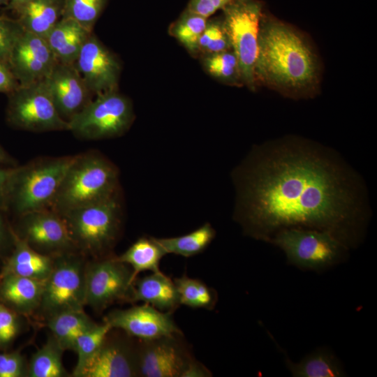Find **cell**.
Instances as JSON below:
<instances>
[{
  "label": "cell",
  "instance_id": "obj_16",
  "mask_svg": "<svg viewBox=\"0 0 377 377\" xmlns=\"http://www.w3.org/2000/svg\"><path fill=\"white\" fill-rule=\"evenodd\" d=\"M177 337L141 340L138 346V376L182 377L192 359L177 342Z\"/></svg>",
  "mask_w": 377,
  "mask_h": 377
},
{
  "label": "cell",
  "instance_id": "obj_22",
  "mask_svg": "<svg viewBox=\"0 0 377 377\" xmlns=\"http://www.w3.org/2000/svg\"><path fill=\"white\" fill-rule=\"evenodd\" d=\"M92 33L77 22L62 17L45 38L57 61L75 64L83 45Z\"/></svg>",
  "mask_w": 377,
  "mask_h": 377
},
{
  "label": "cell",
  "instance_id": "obj_6",
  "mask_svg": "<svg viewBox=\"0 0 377 377\" xmlns=\"http://www.w3.org/2000/svg\"><path fill=\"white\" fill-rule=\"evenodd\" d=\"M134 117L131 100L112 90L95 96L68 121V131L87 140L117 138L130 128Z\"/></svg>",
  "mask_w": 377,
  "mask_h": 377
},
{
  "label": "cell",
  "instance_id": "obj_35",
  "mask_svg": "<svg viewBox=\"0 0 377 377\" xmlns=\"http://www.w3.org/2000/svg\"><path fill=\"white\" fill-rule=\"evenodd\" d=\"M24 31L16 18L0 15V63L8 66L13 47Z\"/></svg>",
  "mask_w": 377,
  "mask_h": 377
},
{
  "label": "cell",
  "instance_id": "obj_31",
  "mask_svg": "<svg viewBox=\"0 0 377 377\" xmlns=\"http://www.w3.org/2000/svg\"><path fill=\"white\" fill-rule=\"evenodd\" d=\"M180 304L191 308L212 309L217 301L215 290L199 279L186 275L174 279Z\"/></svg>",
  "mask_w": 377,
  "mask_h": 377
},
{
  "label": "cell",
  "instance_id": "obj_33",
  "mask_svg": "<svg viewBox=\"0 0 377 377\" xmlns=\"http://www.w3.org/2000/svg\"><path fill=\"white\" fill-rule=\"evenodd\" d=\"M109 0H64L62 17L69 18L87 29L94 27Z\"/></svg>",
  "mask_w": 377,
  "mask_h": 377
},
{
  "label": "cell",
  "instance_id": "obj_45",
  "mask_svg": "<svg viewBox=\"0 0 377 377\" xmlns=\"http://www.w3.org/2000/svg\"><path fill=\"white\" fill-rule=\"evenodd\" d=\"M10 0H0V8H5L9 3Z\"/></svg>",
  "mask_w": 377,
  "mask_h": 377
},
{
  "label": "cell",
  "instance_id": "obj_21",
  "mask_svg": "<svg viewBox=\"0 0 377 377\" xmlns=\"http://www.w3.org/2000/svg\"><path fill=\"white\" fill-rule=\"evenodd\" d=\"M130 302H144L160 311L170 313L180 305L174 281L161 272L136 279Z\"/></svg>",
  "mask_w": 377,
  "mask_h": 377
},
{
  "label": "cell",
  "instance_id": "obj_20",
  "mask_svg": "<svg viewBox=\"0 0 377 377\" xmlns=\"http://www.w3.org/2000/svg\"><path fill=\"white\" fill-rule=\"evenodd\" d=\"M45 280L16 275L0 277V301L20 315L39 308Z\"/></svg>",
  "mask_w": 377,
  "mask_h": 377
},
{
  "label": "cell",
  "instance_id": "obj_36",
  "mask_svg": "<svg viewBox=\"0 0 377 377\" xmlns=\"http://www.w3.org/2000/svg\"><path fill=\"white\" fill-rule=\"evenodd\" d=\"M19 316L0 301V349L6 348L18 336L22 329Z\"/></svg>",
  "mask_w": 377,
  "mask_h": 377
},
{
  "label": "cell",
  "instance_id": "obj_2",
  "mask_svg": "<svg viewBox=\"0 0 377 377\" xmlns=\"http://www.w3.org/2000/svg\"><path fill=\"white\" fill-rule=\"evenodd\" d=\"M255 79L290 98L318 92L320 65L307 39L293 26L263 10L260 22Z\"/></svg>",
  "mask_w": 377,
  "mask_h": 377
},
{
  "label": "cell",
  "instance_id": "obj_40",
  "mask_svg": "<svg viewBox=\"0 0 377 377\" xmlns=\"http://www.w3.org/2000/svg\"><path fill=\"white\" fill-rule=\"evenodd\" d=\"M211 373L200 363L192 360L182 377H205L210 376Z\"/></svg>",
  "mask_w": 377,
  "mask_h": 377
},
{
  "label": "cell",
  "instance_id": "obj_28",
  "mask_svg": "<svg viewBox=\"0 0 377 377\" xmlns=\"http://www.w3.org/2000/svg\"><path fill=\"white\" fill-rule=\"evenodd\" d=\"M64 350L52 336L31 356L28 364L29 377H65L68 373L62 362Z\"/></svg>",
  "mask_w": 377,
  "mask_h": 377
},
{
  "label": "cell",
  "instance_id": "obj_15",
  "mask_svg": "<svg viewBox=\"0 0 377 377\" xmlns=\"http://www.w3.org/2000/svg\"><path fill=\"white\" fill-rule=\"evenodd\" d=\"M57 62L45 38L24 31L10 54L8 67L19 85L43 80Z\"/></svg>",
  "mask_w": 377,
  "mask_h": 377
},
{
  "label": "cell",
  "instance_id": "obj_4",
  "mask_svg": "<svg viewBox=\"0 0 377 377\" xmlns=\"http://www.w3.org/2000/svg\"><path fill=\"white\" fill-rule=\"evenodd\" d=\"M74 156L41 157L15 166L8 180L3 209L18 216L50 209Z\"/></svg>",
  "mask_w": 377,
  "mask_h": 377
},
{
  "label": "cell",
  "instance_id": "obj_10",
  "mask_svg": "<svg viewBox=\"0 0 377 377\" xmlns=\"http://www.w3.org/2000/svg\"><path fill=\"white\" fill-rule=\"evenodd\" d=\"M85 269L81 259L75 256H64L54 260L38 308L47 318L66 311L83 310Z\"/></svg>",
  "mask_w": 377,
  "mask_h": 377
},
{
  "label": "cell",
  "instance_id": "obj_26",
  "mask_svg": "<svg viewBox=\"0 0 377 377\" xmlns=\"http://www.w3.org/2000/svg\"><path fill=\"white\" fill-rule=\"evenodd\" d=\"M96 324L83 310L60 312L47 318V325L64 350H73L77 337Z\"/></svg>",
  "mask_w": 377,
  "mask_h": 377
},
{
  "label": "cell",
  "instance_id": "obj_34",
  "mask_svg": "<svg viewBox=\"0 0 377 377\" xmlns=\"http://www.w3.org/2000/svg\"><path fill=\"white\" fill-rule=\"evenodd\" d=\"M229 50L231 44L222 17L208 18L198 40V57Z\"/></svg>",
  "mask_w": 377,
  "mask_h": 377
},
{
  "label": "cell",
  "instance_id": "obj_32",
  "mask_svg": "<svg viewBox=\"0 0 377 377\" xmlns=\"http://www.w3.org/2000/svg\"><path fill=\"white\" fill-rule=\"evenodd\" d=\"M111 326L103 322L81 333L75 339L73 350L77 356L76 366L73 376L77 377L87 362L98 350L104 339L112 330Z\"/></svg>",
  "mask_w": 377,
  "mask_h": 377
},
{
  "label": "cell",
  "instance_id": "obj_9",
  "mask_svg": "<svg viewBox=\"0 0 377 377\" xmlns=\"http://www.w3.org/2000/svg\"><path fill=\"white\" fill-rule=\"evenodd\" d=\"M117 194L62 215L75 245L98 252L114 242L120 223L121 206Z\"/></svg>",
  "mask_w": 377,
  "mask_h": 377
},
{
  "label": "cell",
  "instance_id": "obj_29",
  "mask_svg": "<svg viewBox=\"0 0 377 377\" xmlns=\"http://www.w3.org/2000/svg\"><path fill=\"white\" fill-rule=\"evenodd\" d=\"M199 58L205 71L215 80L229 86H244L239 64L232 50Z\"/></svg>",
  "mask_w": 377,
  "mask_h": 377
},
{
  "label": "cell",
  "instance_id": "obj_30",
  "mask_svg": "<svg viewBox=\"0 0 377 377\" xmlns=\"http://www.w3.org/2000/svg\"><path fill=\"white\" fill-rule=\"evenodd\" d=\"M208 18L191 11L186 8L168 29L174 37L193 57H198L199 38L205 29Z\"/></svg>",
  "mask_w": 377,
  "mask_h": 377
},
{
  "label": "cell",
  "instance_id": "obj_41",
  "mask_svg": "<svg viewBox=\"0 0 377 377\" xmlns=\"http://www.w3.org/2000/svg\"><path fill=\"white\" fill-rule=\"evenodd\" d=\"M15 167L0 168V208L2 209L6 186Z\"/></svg>",
  "mask_w": 377,
  "mask_h": 377
},
{
  "label": "cell",
  "instance_id": "obj_18",
  "mask_svg": "<svg viewBox=\"0 0 377 377\" xmlns=\"http://www.w3.org/2000/svg\"><path fill=\"white\" fill-rule=\"evenodd\" d=\"M136 376H138V347H134L125 339L110 336L109 332L77 377Z\"/></svg>",
  "mask_w": 377,
  "mask_h": 377
},
{
  "label": "cell",
  "instance_id": "obj_1",
  "mask_svg": "<svg viewBox=\"0 0 377 377\" xmlns=\"http://www.w3.org/2000/svg\"><path fill=\"white\" fill-rule=\"evenodd\" d=\"M235 220L267 242L290 228L327 232L348 249L362 240L368 215L357 176L318 145L286 138L255 149L235 172Z\"/></svg>",
  "mask_w": 377,
  "mask_h": 377
},
{
  "label": "cell",
  "instance_id": "obj_3",
  "mask_svg": "<svg viewBox=\"0 0 377 377\" xmlns=\"http://www.w3.org/2000/svg\"><path fill=\"white\" fill-rule=\"evenodd\" d=\"M116 166L97 151L75 155L50 209L65 213L117 193Z\"/></svg>",
  "mask_w": 377,
  "mask_h": 377
},
{
  "label": "cell",
  "instance_id": "obj_42",
  "mask_svg": "<svg viewBox=\"0 0 377 377\" xmlns=\"http://www.w3.org/2000/svg\"><path fill=\"white\" fill-rule=\"evenodd\" d=\"M0 208V252L5 248L10 239H13V230L9 229L2 215Z\"/></svg>",
  "mask_w": 377,
  "mask_h": 377
},
{
  "label": "cell",
  "instance_id": "obj_27",
  "mask_svg": "<svg viewBox=\"0 0 377 377\" xmlns=\"http://www.w3.org/2000/svg\"><path fill=\"white\" fill-rule=\"evenodd\" d=\"M215 235L211 224L206 223L186 235L155 239L166 254L173 253L188 258L202 252L212 242Z\"/></svg>",
  "mask_w": 377,
  "mask_h": 377
},
{
  "label": "cell",
  "instance_id": "obj_25",
  "mask_svg": "<svg viewBox=\"0 0 377 377\" xmlns=\"http://www.w3.org/2000/svg\"><path fill=\"white\" fill-rule=\"evenodd\" d=\"M165 251L157 242L155 237H142L138 239L117 259L131 267L133 279H137L142 272H161L159 265Z\"/></svg>",
  "mask_w": 377,
  "mask_h": 377
},
{
  "label": "cell",
  "instance_id": "obj_37",
  "mask_svg": "<svg viewBox=\"0 0 377 377\" xmlns=\"http://www.w3.org/2000/svg\"><path fill=\"white\" fill-rule=\"evenodd\" d=\"M28 376V364L20 352L0 353V377Z\"/></svg>",
  "mask_w": 377,
  "mask_h": 377
},
{
  "label": "cell",
  "instance_id": "obj_5",
  "mask_svg": "<svg viewBox=\"0 0 377 377\" xmlns=\"http://www.w3.org/2000/svg\"><path fill=\"white\" fill-rule=\"evenodd\" d=\"M286 254L289 264L320 272L346 260L349 249L332 234L316 229L290 228L268 241Z\"/></svg>",
  "mask_w": 377,
  "mask_h": 377
},
{
  "label": "cell",
  "instance_id": "obj_14",
  "mask_svg": "<svg viewBox=\"0 0 377 377\" xmlns=\"http://www.w3.org/2000/svg\"><path fill=\"white\" fill-rule=\"evenodd\" d=\"M104 322L112 329L121 330L142 341L182 334L170 312H162L148 304L113 310L105 317Z\"/></svg>",
  "mask_w": 377,
  "mask_h": 377
},
{
  "label": "cell",
  "instance_id": "obj_7",
  "mask_svg": "<svg viewBox=\"0 0 377 377\" xmlns=\"http://www.w3.org/2000/svg\"><path fill=\"white\" fill-rule=\"evenodd\" d=\"M222 19L232 50L241 69L244 86L256 91L255 65L264 3L260 0H235L222 10Z\"/></svg>",
  "mask_w": 377,
  "mask_h": 377
},
{
  "label": "cell",
  "instance_id": "obj_12",
  "mask_svg": "<svg viewBox=\"0 0 377 377\" xmlns=\"http://www.w3.org/2000/svg\"><path fill=\"white\" fill-rule=\"evenodd\" d=\"M74 64L94 96L118 89L120 61L94 33L85 41Z\"/></svg>",
  "mask_w": 377,
  "mask_h": 377
},
{
  "label": "cell",
  "instance_id": "obj_11",
  "mask_svg": "<svg viewBox=\"0 0 377 377\" xmlns=\"http://www.w3.org/2000/svg\"><path fill=\"white\" fill-rule=\"evenodd\" d=\"M133 283L132 269L117 258L94 262L85 269V304L98 311L130 301Z\"/></svg>",
  "mask_w": 377,
  "mask_h": 377
},
{
  "label": "cell",
  "instance_id": "obj_44",
  "mask_svg": "<svg viewBox=\"0 0 377 377\" xmlns=\"http://www.w3.org/2000/svg\"><path fill=\"white\" fill-rule=\"evenodd\" d=\"M0 165L15 166V161L0 145Z\"/></svg>",
  "mask_w": 377,
  "mask_h": 377
},
{
  "label": "cell",
  "instance_id": "obj_23",
  "mask_svg": "<svg viewBox=\"0 0 377 377\" xmlns=\"http://www.w3.org/2000/svg\"><path fill=\"white\" fill-rule=\"evenodd\" d=\"M64 0H30L15 14L24 31L45 38L62 18Z\"/></svg>",
  "mask_w": 377,
  "mask_h": 377
},
{
  "label": "cell",
  "instance_id": "obj_38",
  "mask_svg": "<svg viewBox=\"0 0 377 377\" xmlns=\"http://www.w3.org/2000/svg\"><path fill=\"white\" fill-rule=\"evenodd\" d=\"M233 1L235 0H189L186 8L206 18H209Z\"/></svg>",
  "mask_w": 377,
  "mask_h": 377
},
{
  "label": "cell",
  "instance_id": "obj_8",
  "mask_svg": "<svg viewBox=\"0 0 377 377\" xmlns=\"http://www.w3.org/2000/svg\"><path fill=\"white\" fill-rule=\"evenodd\" d=\"M6 118L12 127L31 132L68 131L59 114L44 80L19 85L6 94Z\"/></svg>",
  "mask_w": 377,
  "mask_h": 377
},
{
  "label": "cell",
  "instance_id": "obj_17",
  "mask_svg": "<svg viewBox=\"0 0 377 377\" xmlns=\"http://www.w3.org/2000/svg\"><path fill=\"white\" fill-rule=\"evenodd\" d=\"M44 82L59 114L68 122L94 97L74 64L57 61Z\"/></svg>",
  "mask_w": 377,
  "mask_h": 377
},
{
  "label": "cell",
  "instance_id": "obj_24",
  "mask_svg": "<svg viewBox=\"0 0 377 377\" xmlns=\"http://www.w3.org/2000/svg\"><path fill=\"white\" fill-rule=\"evenodd\" d=\"M286 365L294 377H339L345 376L342 365L329 350L320 348L295 362L286 356Z\"/></svg>",
  "mask_w": 377,
  "mask_h": 377
},
{
  "label": "cell",
  "instance_id": "obj_43",
  "mask_svg": "<svg viewBox=\"0 0 377 377\" xmlns=\"http://www.w3.org/2000/svg\"><path fill=\"white\" fill-rule=\"evenodd\" d=\"M30 0H10L8 4L3 8L6 10L15 13L22 6Z\"/></svg>",
  "mask_w": 377,
  "mask_h": 377
},
{
  "label": "cell",
  "instance_id": "obj_13",
  "mask_svg": "<svg viewBox=\"0 0 377 377\" xmlns=\"http://www.w3.org/2000/svg\"><path fill=\"white\" fill-rule=\"evenodd\" d=\"M19 216L20 231L16 234L36 251L60 252L75 246L64 217L57 212L47 209Z\"/></svg>",
  "mask_w": 377,
  "mask_h": 377
},
{
  "label": "cell",
  "instance_id": "obj_19",
  "mask_svg": "<svg viewBox=\"0 0 377 377\" xmlns=\"http://www.w3.org/2000/svg\"><path fill=\"white\" fill-rule=\"evenodd\" d=\"M13 249L6 260L0 277L16 275L45 280L50 274L54 260L47 254L32 248L13 230Z\"/></svg>",
  "mask_w": 377,
  "mask_h": 377
},
{
  "label": "cell",
  "instance_id": "obj_39",
  "mask_svg": "<svg viewBox=\"0 0 377 377\" xmlns=\"http://www.w3.org/2000/svg\"><path fill=\"white\" fill-rule=\"evenodd\" d=\"M18 86L19 84L9 67L0 63V93L7 94Z\"/></svg>",
  "mask_w": 377,
  "mask_h": 377
}]
</instances>
